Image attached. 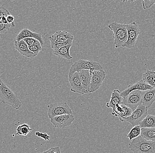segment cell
I'll use <instances>...</instances> for the list:
<instances>
[{
  "label": "cell",
  "mask_w": 155,
  "mask_h": 153,
  "mask_svg": "<svg viewBox=\"0 0 155 153\" xmlns=\"http://www.w3.org/2000/svg\"><path fill=\"white\" fill-rule=\"evenodd\" d=\"M28 48L31 52L37 56L42 49V46L40 43H39L38 44L30 45V46H28Z\"/></svg>",
  "instance_id": "27"
},
{
  "label": "cell",
  "mask_w": 155,
  "mask_h": 153,
  "mask_svg": "<svg viewBox=\"0 0 155 153\" xmlns=\"http://www.w3.org/2000/svg\"><path fill=\"white\" fill-rule=\"evenodd\" d=\"M133 111L129 107L123 104H118L112 109V115L119 118H126L130 116Z\"/></svg>",
  "instance_id": "15"
},
{
  "label": "cell",
  "mask_w": 155,
  "mask_h": 153,
  "mask_svg": "<svg viewBox=\"0 0 155 153\" xmlns=\"http://www.w3.org/2000/svg\"><path fill=\"white\" fill-rule=\"evenodd\" d=\"M15 48L20 53V55L28 58H35L36 55L30 51L28 45L23 40L19 41H15L14 42Z\"/></svg>",
  "instance_id": "14"
},
{
  "label": "cell",
  "mask_w": 155,
  "mask_h": 153,
  "mask_svg": "<svg viewBox=\"0 0 155 153\" xmlns=\"http://www.w3.org/2000/svg\"><path fill=\"white\" fill-rule=\"evenodd\" d=\"M83 88L89 93L93 72L88 70H83L78 72Z\"/></svg>",
  "instance_id": "16"
},
{
  "label": "cell",
  "mask_w": 155,
  "mask_h": 153,
  "mask_svg": "<svg viewBox=\"0 0 155 153\" xmlns=\"http://www.w3.org/2000/svg\"><path fill=\"white\" fill-rule=\"evenodd\" d=\"M83 70L94 71L104 70L102 66L99 63L91 60H79L76 61L71 67L69 71L68 77H71L75 72Z\"/></svg>",
  "instance_id": "4"
},
{
  "label": "cell",
  "mask_w": 155,
  "mask_h": 153,
  "mask_svg": "<svg viewBox=\"0 0 155 153\" xmlns=\"http://www.w3.org/2000/svg\"><path fill=\"white\" fill-rule=\"evenodd\" d=\"M35 135L38 137L43 138L45 141H48L50 138V136L46 133H42L37 131L35 132Z\"/></svg>",
  "instance_id": "30"
},
{
  "label": "cell",
  "mask_w": 155,
  "mask_h": 153,
  "mask_svg": "<svg viewBox=\"0 0 155 153\" xmlns=\"http://www.w3.org/2000/svg\"><path fill=\"white\" fill-rule=\"evenodd\" d=\"M71 46L72 45H68L64 46L56 51H53V54L58 57L64 58L66 59H71L72 57L70 54V49Z\"/></svg>",
  "instance_id": "19"
},
{
  "label": "cell",
  "mask_w": 155,
  "mask_h": 153,
  "mask_svg": "<svg viewBox=\"0 0 155 153\" xmlns=\"http://www.w3.org/2000/svg\"><path fill=\"white\" fill-rule=\"evenodd\" d=\"M121 92L119 90H115L111 94L110 101L106 104V106L112 109L118 104H122L123 98L121 96Z\"/></svg>",
  "instance_id": "18"
},
{
  "label": "cell",
  "mask_w": 155,
  "mask_h": 153,
  "mask_svg": "<svg viewBox=\"0 0 155 153\" xmlns=\"http://www.w3.org/2000/svg\"><path fill=\"white\" fill-rule=\"evenodd\" d=\"M47 114L50 120L64 114H72V111L66 102H58L48 105Z\"/></svg>",
  "instance_id": "6"
},
{
  "label": "cell",
  "mask_w": 155,
  "mask_h": 153,
  "mask_svg": "<svg viewBox=\"0 0 155 153\" xmlns=\"http://www.w3.org/2000/svg\"><path fill=\"white\" fill-rule=\"evenodd\" d=\"M142 3L143 9H147L155 5V1H143Z\"/></svg>",
  "instance_id": "29"
},
{
  "label": "cell",
  "mask_w": 155,
  "mask_h": 153,
  "mask_svg": "<svg viewBox=\"0 0 155 153\" xmlns=\"http://www.w3.org/2000/svg\"><path fill=\"white\" fill-rule=\"evenodd\" d=\"M33 129L30 128V125L28 124H24L20 125L16 129V135H24L26 136L28 135L31 131L33 130Z\"/></svg>",
  "instance_id": "24"
},
{
  "label": "cell",
  "mask_w": 155,
  "mask_h": 153,
  "mask_svg": "<svg viewBox=\"0 0 155 153\" xmlns=\"http://www.w3.org/2000/svg\"><path fill=\"white\" fill-rule=\"evenodd\" d=\"M0 24H3V25L8 24L6 16H3V17L0 18Z\"/></svg>",
  "instance_id": "34"
},
{
  "label": "cell",
  "mask_w": 155,
  "mask_h": 153,
  "mask_svg": "<svg viewBox=\"0 0 155 153\" xmlns=\"http://www.w3.org/2000/svg\"><path fill=\"white\" fill-rule=\"evenodd\" d=\"M155 101V88L142 91V104L147 108L152 106Z\"/></svg>",
  "instance_id": "17"
},
{
  "label": "cell",
  "mask_w": 155,
  "mask_h": 153,
  "mask_svg": "<svg viewBox=\"0 0 155 153\" xmlns=\"http://www.w3.org/2000/svg\"><path fill=\"white\" fill-rule=\"evenodd\" d=\"M11 15L10 13L6 8H5L4 7L0 6V18L3 16H7Z\"/></svg>",
  "instance_id": "31"
},
{
  "label": "cell",
  "mask_w": 155,
  "mask_h": 153,
  "mask_svg": "<svg viewBox=\"0 0 155 153\" xmlns=\"http://www.w3.org/2000/svg\"><path fill=\"white\" fill-rule=\"evenodd\" d=\"M154 88L148 84H146L143 79L140 80V81L136 82L135 84L132 85H129L127 88L125 89L124 91L121 92V96L124 98L126 96L128 95L131 92L134 91H145L146 90H150V89H153Z\"/></svg>",
  "instance_id": "12"
},
{
  "label": "cell",
  "mask_w": 155,
  "mask_h": 153,
  "mask_svg": "<svg viewBox=\"0 0 155 153\" xmlns=\"http://www.w3.org/2000/svg\"><path fill=\"white\" fill-rule=\"evenodd\" d=\"M23 40L27 43V44L28 46L40 43L38 40L35 39V38H24L23 39Z\"/></svg>",
  "instance_id": "28"
},
{
  "label": "cell",
  "mask_w": 155,
  "mask_h": 153,
  "mask_svg": "<svg viewBox=\"0 0 155 153\" xmlns=\"http://www.w3.org/2000/svg\"><path fill=\"white\" fill-rule=\"evenodd\" d=\"M49 38L56 40L58 39H74L73 36L66 31H59L49 37Z\"/></svg>",
  "instance_id": "23"
},
{
  "label": "cell",
  "mask_w": 155,
  "mask_h": 153,
  "mask_svg": "<svg viewBox=\"0 0 155 153\" xmlns=\"http://www.w3.org/2000/svg\"><path fill=\"white\" fill-rule=\"evenodd\" d=\"M105 72L104 70L93 72L89 93L94 92L100 88L105 79Z\"/></svg>",
  "instance_id": "10"
},
{
  "label": "cell",
  "mask_w": 155,
  "mask_h": 153,
  "mask_svg": "<svg viewBox=\"0 0 155 153\" xmlns=\"http://www.w3.org/2000/svg\"><path fill=\"white\" fill-rule=\"evenodd\" d=\"M140 128H155V116L148 115L139 124Z\"/></svg>",
  "instance_id": "20"
},
{
  "label": "cell",
  "mask_w": 155,
  "mask_h": 153,
  "mask_svg": "<svg viewBox=\"0 0 155 153\" xmlns=\"http://www.w3.org/2000/svg\"><path fill=\"white\" fill-rule=\"evenodd\" d=\"M69 82L71 86V91L81 95L88 93V92L83 88L78 72H75L71 77L69 78Z\"/></svg>",
  "instance_id": "11"
},
{
  "label": "cell",
  "mask_w": 155,
  "mask_h": 153,
  "mask_svg": "<svg viewBox=\"0 0 155 153\" xmlns=\"http://www.w3.org/2000/svg\"><path fill=\"white\" fill-rule=\"evenodd\" d=\"M143 79L146 84L155 88V71L147 70L143 75Z\"/></svg>",
  "instance_id": "21"
},
{
  "label": "cell",
  "mask_w": 155,
  "mask_h": 153,
  "mask_svg": "<svg viewBox=\"0 0 155 153\" xmlns=\"http://www.w3.org/2000/svg\"><path fill=\"white\" fill-rule=\"evenodd\" d=\"M73 114H64L50 119V122L56 128H63L71 125L74 121Z\"/></svg>",
  "instance_id": "9"
},
{
  "label": "cell",
  "mask_w": 155,
  "mask_h": 153,
  "mask_svg": "<svg viewBox=\"0 0 155 153\" xmlns=\"http://www.w3.org/2000/svg\"><path fill=\"white\" fill-rule=\"evenodd\" d=\"M8 24H11L14 23L15 18L13 15H10L6 17Z\"/></svg>",
  "instance_id": "33"
},
{
  "label": "cell",
  "mask_w": 155,
  "mask_h": 153,
  "mask_svg": "<svg viewBox=\"0 0 155 153\" xmlns=\"http://www.w3.org/2000/svg\"><path fill=\"white\" fill-rule=\"evenodd\" d=\"M127 28L128 32V39L122 47L130 49L135 46L137 37L140 34V29L138 25L135 22H132L130 25H127Z\"/></svg>",
  "instance_id": "8"
},
{
  "label": "cell",
  "mask_w": 155,
  "mask_h": 153,
  "mask_svg": "<svg viewBox=\"0 0 155 153\" xmlns=\"http://www.w3.org/2000/svg\"><path fill=\"white\" fill-rule=\"evenodd\" d=\"M41 153H61V149L59 147L51 148L47 151H45Z\"/></svg>",
  "instance_id": "32"
},
{
  "label": "cell",
  "mask_w": 155,
  "mask_h": 153,
  "mask_svg": "<svg viewBox=\"0 0 155 153\" xmlns=\"http://www.w3.org/2000/svg\"><path fill=\"white\" fill-rule=\"evenodd\" d=\"M142 91H134L123 99L122 104L126 105L134 111L139 105L142 104Z\"/></svg>",
  "instance_id": "7"
},
{
  "label": "cell",
  "mask_w": 155,
  "mask_h": 153,
  "mask_svg": "<svg viewBox=\"0 0 155 153\" xmlns=\"http://www.w3.org/2000/svg\"><path fill=\"white\" fill-rule=\"evenodd\" d=\"M140 135L146 140L155 142V128H141Z\"/></svg>",
  "instance_id": "22"
},
{
  "label": "cell",
  "mask_w": 155,
  "mask_h": 153,
  "mask_svg": "<svg viewBox=\"0 0 155 153\" xmlns=\"http://www.w3.org/2000/svg\"><path fill=\"white\" fill-rule=\"evenodd\" d=\"M27 38H33L38 40L40 42L41 46H42L44 43L42 35L40 34L34 32L27 28H24L20 31L19 34L17 35L15 38V41H19Z\"/></svg>",
  "instance_id": "13"
},
{
  "label": "cell",
  "mask_w": 155,
  "mask_h": 153,
  "mask_svg": "<svg viewBox=\"0 0 155 153\" xmlns=\"http://www.w3.org/2000/svg\"><path fill=\"white\" fill-rule=\"evenodd\" d=\"M15 27V25L14 23L7 25L0 24V34L8 33L11 28H14Z\"/></svg>",
  "instance_id": "26"
},
{
  "label": "cell",
  "mask_w": 155,
  "mask_h": 153,
  "mask_svg": "<svg viewBox=\"0 0 155 153\" xmlns=\"http://www.w3.org/2000/svg\"><path fill=\"white\" fill-rule=\"evenodd\" d=\"M0 98L4 104L9 105L17 110L22 106V103L18 97L2 80V85L0 87Z\"/></svg>",
  "instance_id": "2"
},
{
  "label": "cell",
  "mask_w": 155,
  "mask_h": 153,
  "mask_svg": "<svg viewBox=\"0 0 155 153\" xmlns=\"http://www.w3.org/2000/svg\"><path fill=\"white\" fill-rule=\"evenodd\" d=\"M148 115V108L143 104H140L129 117L126 118H120L121 121H126L131 124L132 126L134 127L139 125V124L145 119Z\"/></svg>",
  "instance_id": "5"
},
{
  "label": "cell",
  "mask_w": 155,
  "mask_h": 153,
  "mask_svg": "<svg viewBox=\"0 0 155 153\" xmlns=\"http://www.w3.org/2000/svg\"><path fill=\"white\" fill-rule=\"evenodd\" d=\"M129 148L134 153H155V142L146 140L140 135L129 142Z\"/></svg>",
  "instance_id": "1"
},
{
  "label": "cell",
  "mask_w": 155,
  "mask_h": 153,
  "mask_svg": "<svg viewBox=\"0 0 155 153\" xmlns=\"http://www.w3.org/2000/svg\"><path fill=\"white\" fill-rule=\"evenodd\" d=\"M140 135H141V128L139 125H138L133 128L129 133L127 135V137L129 138L130 141L134 138L140 136Z\"/></svg>",
  "instance_id": "25"
},
{
  "label": "cell",
  "mask_w": 155,
  "mask_h": 153,
  "mask_svg": "<svg viewBox=\"0 0 155 153\" xmlns=\"http://www.w3.org/2000/svg\"><path fill=\"white\" fill-rule=\"evenodd\" d=\"M127 25L112 22L108 27L113 32L114 44L116 48L122 47L128 39Z\"/></svg>",
  "instance_id": "3"
}]
</instances>
